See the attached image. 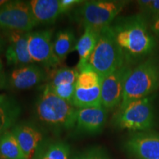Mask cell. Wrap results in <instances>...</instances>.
I'll list each match as a JSON object with an SVG mask.
<instances>
[{
	"label": "cell",
	"instance_id": "5",
	"mask_svg": "<svg viewBox=\"0 0 159 159\" xmlns=\"http://www.w3.org/2000/svg\"><path fill=\"white\" fill-rule=\"evenodd\" d=\"M126 63L111 26L100 30L98 41L89 64L102 77L108 76Z\"/></svg>",
	"mask_w": 159,
	"mask_h": 159
},
{
	"label": "cell",
	"instance_id": "17",
	"mask_svg": "<svg viewBox=\"0 0 159 159\" xmlns=\"http://www.w3.org/2000/svg\"><path fill=\"white\" fill-rule=\"evenodd\" d=\"M71 105L77 109L102 106L101 85L92 89L76 87Z\"/></svg>",
	"mask_w": 159,
	"mask_h": 159
},
{
	"label": "cell",
	"instance_id": "1",
	"mask_svg": "<svg viewBox=\"0 0 159 159\" xmlns=\"http://www.w3.org/2000/svg\"><path fill=\"white\" fill-rule=\"evenodd\" d=\"M110 26L127 63L144 58L156 48V40L142 15L120 18Z\"/></svg>",
	"mask_w": 159,
	"mask_h": 159
},
{
	"label": "cell",
	"instance_id": "3",
	"mask_svg": "<svg viewBox=\"0 0 159 159\" xmlns=\"http://www.w3.org/2000/svg\"><path fill=\"white\" fill-rule=\"evenodd\" d=\"M76 111L72 105L55 94L47 85L36 103V114L40 121L55 128H75Z\"/></svg>",
	"mask_w": 159,
	"mask_h": 159
},
{
	"label": "cell",
	"instance_id": "19",
	"mask_svg": "<svg viewBox=\"0 0 159 159\" xmlns=\"http://www.w3.org/2000/svg\"><path fill=\"white\" fill-rule=\"evenodd\" d=\"M0 159H26L11 130L0 136Z\"/></svg>",
	"mask_w": 159,
	"mask_h": 159
},
{
	"label": "cell",
	"instance_id": "8",
	"mask_svg": "<svg viewBox=\"0 0 159 159\" xmlns=\"http://www.w3.org/2000/svg\"><path fill=\"white\" fill-rule=\"evenodd\" d=\"M52 32L43 30L29 33L28 50L34 63L42 65L46 69H56L61 61L54 52L52 41Z\"/></svg>",
	"mask_w": 159,
	"mask_h": 159
},
{
	"label": "cell",
	"instance_id": "4",
	"mask_svg": "<svg viewBox=\"0 0 159 159\" xmlns=\"http://www.w3.org/2000/svg\"><path fill=\"white\" fill-rule=\"evenodd\" d=\"M128 1L117 0H93L83 2L74 11L75 21L85 27L100 31L114 21Z\"/></svg>",
	"mask_w": 159,
	"mask_h": 159
},
{
	"label": "cell",
	"instance_id": "30",
	"mask_svg": "<svg viewBox=\"0 0 159 159\" xmlns=\"http://www.w3.org/2000/svg\"><path fill=\"white\" fill-rule=\"evenodd\" d=\"M6 98H7V97H6L5 95L0 94V105L2 104V103L4 102V101L5 100Z\"/></svg>",
	"mask_w": 159,
	"mask_h": 159
},
{
	"label": "cell",
	"instance_id": "9",
	"mask_svg": "<svg viewBox=\"0 0 159 159\" xmlns=\"http://www.w3.org/2000/svg\"><path fill=\"white\" fill-rule=\"evenodd\" d=\"M131 69L128 63L102 77L101 83V102L107 111L113 110L122 102L125 81Z\"/></svg>",
	"mask_w": 159,
	"mask_h": 159
},
{
	"label": "cell",
	"instance_id": "16",
	"mask_svg": "<svg viewBox=\"0 0 159 159\" xmlns=\"http://www.w3.org/2000/svg\"><path fill=\"white\" fill-rule=\"evenodd\" d=\"M100 31L97 30L85 27L84 33L75 43L74 50L77 52L79 55V62L77 69L80 71L89 63V58L94 52L98 41Z\"/></svg>",
	"mask_w": 159,
	"mask_h": 159
},
{
	"label": "cell",
	"instance_id": "11",
	"mask_svg": "<svg viewBox=\"0 0 159 159\" xmlns=\"http://www.w3.org/2000/svg\"><path fill=\"white\" fill-rule=\"evenodd\" d=\"M28 36L29 33L7 32L9 45L6 49L5 57L7 64L23 66L34 63L29 53Z\"/></svg>",
	"mask_w": 159,
	"mask_h": 159
},
{
	"label": "cell",
	"instance_id": "22",
	"mask_svg": "<svg viewBox=\"0 0 159 159\" xmlns=\"http://www.w3.org/2000/svg\"><path fill=\"white\" fill-rule=\"evenodd\" d=\"M102 77L90 65L87 64L79 71L76 82V87L82 89H92L101 85Z\"/></svg>",
	"mask_w": 159,
	"mask_h": 159
},
{
	"label": "cell",
	"instance_id": "2",
	"mask_svg": "<svg viewBox=\"0 0 159 159\" xmlns=\"http://www.w3.org/2000/svg\"><path fill=\"white\" fill-rule=\"evenodd\" d=\"M159 88V65L149 58L131 69L125 81L122 100L119 110L129 103L151 96Z\"/></svg>",
	"mask_w": 159,
	"mask_h": 159
},
{
	"label": "cell",
	"instance_id": "20",
	"mask_svg": "<svg viewBox=\"0 0 159 159\" xmlns=\"http://www.w3.org/2000/svg\"><path fill=\"white\" fill-rule=\"evenodd\" d=\"M75 36L70 30L60 31L53 41V49L61 62L66 58L67 55L75 48Z\"/></svg>",
	"mask_w": 159,
	"mask_h": 159
},
{
	"label": "cell",
	"instance_id": "25",
	"mask_svg": "<svg viewBox=\"0 0 159 159\" xmlns=\"http://www.w3.org/2000/svg\"><path fill=\"white\" fill-rule=\"evenodd\" d=\"M74 159H110L106 152L102 149L99 148H91L85 151Z\"/></svg>",
	"mask_w": 159,
	"mask_h": 159
},
{
	"label": "cell",
	"instance_id": "6",
	"mask_svg": "<svg viewBox=\"0 0 159 159\" xmlns=\"http://www.w3.org/2000/svg\"><path fill=\"white\" fill-rule=\"evenodd\" d=\"M153 97L150 96L129 103L115 115L114 122L121 129L144 132L154 125Z\"/></svg>",
	"mask_w": 159,
	"mask_h": 159
},
{
	"label": "cell",
	"instance_id": "31",
	"mask_svg": "<svg viewBox=\"0 0 159 159\" xmlns=\"http://www.w3.org/2000/svg\"><path fill=\"white\" fill-rule=\"evenodd\" d=\"M7 2L8 1H7V0H0V7H2L3 5H5Z\"/></svg>",
	"mask_w": 159,
	"mask_h": 159
},
{
	"label": "cell",
	"instance_id": "18",
	"mask_svg": "<svg viewBox=\"0 0 159 159\" xmlns=\"http://www.w3.org/2000/svg\"><path fill=\"white\" fill-rule=\"evenodd\" d=\"M21 114V107L13 99L7 97L0 105V136L15 126Z\"/></svg>",
	"mask_w": 159,
	"mask_h": 159
},
{
	"label": "cell",
	"instance_id": "28",
	"mask_svg": "<svg viewBox=\"0 0 159 159\" xmlns=\"http://www.w3.org/2000/svg\"><path fill=\"white\" fill-rule=\"evenodd\" d=\"M151 30L154 34L159 37V16L153 19L152 25H151Z\"/></svg>",
	"mask_w": 159,
	"mask_h": 159
},
{
	"label": "cell",
	"instance_id": "29",
	"mask_svg": "<svg viewBox=\"0 0 159 159\" xmlns=\"http://www.w3.org/2000/svg\"><path fill=\"white\" fill-rule=\"evenodd\" d=\"M5 39H3V37L2 36L1 33H0V53L2 52V50L4 49V47H5Z\"/></svg>",
	"mask_w": 159,
	"mask_h": 159
},
{
	"label": "cell",
	"instance_id": "14",
	"mask_svg": "<svg viewBox=\"0 0 159 159\" xmlns=\"http://www.w3.org/2000/svg\"><path fill=\"white\" fill-rule=\"evenodd\" d=\"M45 80V73L37 65L29 64L13 69L8 82L12 88L25 90L39 85Z\"/></svg>",
	"mask_w": 159,
	"mask_h": 159
},
{
	"label": "cell",
	"instance_id": "15",
	"mask_svg": "<svg viewBox=\"0 0 159 159\" xmlns=\"http://www.w3.org/2000/svg\"><path fill=\"white\" fill-rule=\"evenodd\" d=\"M29 3L38 24H52L63 15L60 0H31Z\"/></svg>",
	"mask_w": 159,
	"mask_h": 159
},
{
	"label": "cell",
	"instance_id": "10",
	"mask_svg": "<svg viewBox=\"0 0 159 159\" xmlns=\"http://www.w3.org/2000/svg\"><path fill=\"white\" fill-rule=\"evenodd\" d=\"M125 147L137 159H159L158 134L137 132L129 137Z\"/></svg>",
	"mask_w": 159,
	"mask_h": 159
},
{
	"label": "cell",
	"instance_id": "13",
	"mask_svg": "<svg viewBox=\"0 0 159 159\" xmlns=\"http://www.w3.org/2000/svg\"><path fill=\"white\" fill-rule=\"evenodd\" d=\"M26 159H33L43 139L42 134L34 125L23 123L12 128Z\"/></svg>",
	"mask_w": 159,
	"mask_h": 159
},
{
	"label": "cell",
	"instance_id": "26",
	"mask_svg": "<svg viewBox=\"0 0 159 159\" xmlns=\"http://www.w3.org/2000/svg\"><path fill=\"white\" fill-rule=\"evenodd\" d=\"M83 2L81 0H60V7L62 13H68L71 9H75L76 6L80 5Z\"/></svg>",
	"mask_w": 159,
	"mask_h": 159
},
{
	"label": "cell",
	"instance_id": "12",
	"mask_svg": "<svg viewBox=\"0 0 159 159\" xmlns=\"http://www.w3.org/2000/svg\"><path fill=\"white\" fill-rule=\"evenodd\" d=\"M107 117L108 111L102 106L77 109L75 128L81 133L98 134L104 128Z\"/></svg>",
	"mask_w": 159,
	"mask_h": 159
},
{
	"label": "cell",
	"instance_id": "23",
	"mask_svg": "<svg viewBox=\"0 0 159 159\" xmlns=\"http://www.w3.org/2000/svg\"><path fill=\"white\" fill-rule=\"evenodd\" d=\"M69 146L64 142H57L49 144L41 159H68Z\"/></svg>",
	"mask_w": 159,
	"mask_h": 159
},
{
	"label": "cell",
	"instance_id": "7",
	"mask_svg": "<svg viewBox=\"0 0 159 159\" xmlns=\"http://www.w3.org/2000/svg\"><path fill=\"white\" fill-rule=\"evenodd\" d=\"M38 25L29 2L8 1L0 7V28L6 32L30 33Z\"/></svg>",
	"mask_w": 159,
	"mask_h": 159
},
{
	"label": "cell",
	"instance_id": "27",
	"mask_svg": "<svg viewBox=\"0 0 159 159\" xmlns=\"http://www.w3.org/2000/svg\"><path fill=\"white\" fill-rule=\"evenodd\" d=\"M7 79L5 74V71H4L2 61L0 59V89L5 88L6 85H7Z\"/></svg>",
	"mask_w": 159,
	"mask_h": 159
},
{
	"label": "cell",
	"instance_id": "21",
	"mask_svg": "<svg viewBox=\"0 0 159 159\" xmlns=\"http://www.w3.org/2000/svg\"><path fill=\"white\" fill-rule=\"evenodd\" d=\"M79 71L77 69L61 67L51 71L47 85L52 89L68 84H76Z\"/></svg>",
	"mask_w": 159,
	"mask_h": 159
},
{
	"label": "cell",
	"instance_id": "24",
	"mask_svg": "<svg viewBox=\"0 0 159 159\" xmlns=\"http://www.w3.org/2000/svg\"><path fill=\"white\" fill-rule=\"evenodd\" d=\"M140 9L148 15L159 16V0H139L137 2Z\"/></svg>",
	"mask_w": 159,
	"mask_h": 159
}]
</instances>
